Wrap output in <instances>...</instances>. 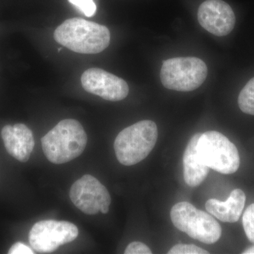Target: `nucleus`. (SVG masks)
I'll use <instances>...</instances> for the list:
<instances>
[{
    "label": "nucleus",
    "mask_w": 254,
    "mask_h": 254,
    "mask_svg": "<svg viewBox=\"0 0 254 254\" xmlns=\"http://www.w3.org/2000/svg\"><path fill=\"white\" fill-rule=\"evenodd\" d=\"M81 83L88 93L110 101L125 99L129 92L125 80L101 68L87 69L82 75Z\"/></svg>",
    "instance_id": "obj_9"
},
{
    "label": "nucleus",
    "mask_w": 254,
    "mask_h": 254,
    "mask_svg": "<svg viewBox=\"0 0 254 254\" xmlns=\"http://www.w3.org/2000/svg\"><path fill=\"white\" fill-rule=\"evenodd\" d=\"M198 20L200 26L217 36L231 33L236 22L231 6L222 0H206L200 5Z\"/></svg>",
    "instance_id": "obj_10"
},
{
    "label": "nucleus",
    "mask_w": 254,
    "mask_h": 254,
    "mask_svg": "<svg viewBox=\"0 0 254 254\" xmlns=\"http://www.w3.org/2000/svg\"><path fill=\"white\" fill-rule=\"evenodd\" d=\"M197 152L202 162L218 173L229 175L236 173L240 168L237 147L220 132L209 131L201 133Z\"/></svg>",
    "instance_id": "obj_5"
},
{
    "label": "nucleus",
    "mask_w": 254,
    "mask_h": 254,
    "mask_svg": "<svg viewBox=\"0 0 254 254\" xmlns=\"http://www.w3.org/2000/svg\"><path fill=\"white\" fill-rule=\"evenodd\" d=\"M87 17H92L96 12V5L93 0H68Z\"/></svg>",
    "instance_id": "obj_16"
},
{
    "label": "nucleus",
    "mask_w": 254,
    "mask_h": 254,
    "mask_svg": "<svg viewBox=\"0 0 254 254\" xmlns=\"http://www.w3.org/2000/svg\"><path fill=\"white\" fill-rule=\"evenodd\" d=\"M169 254H208V252L193 245H177L168 252Z\"/></svg>",
    "instance_id": "obj_17"
},
{
    "label": "nucleus",
    "mask_w": 254,
    "mask_h": 254,
    "mask_svg": "<svg viewBox=\"0 0 254 254\" xmlns=\"http://www.w3.org/2000/svg\"><path fill=\"white\" fill-rule=\"evenodd\" d=\"M125 254H151V250L148 246L139 242H131L127 246Z\"/></svg>",
    "instance_id": "obj_18"
},
{
    "label": "nucleus",
    "mask_w": 254,
    "mask_h": 254,
    "mask_svg": "<svg viewBox=\"0 0 254 254\" xmlns=\"http://www.w3.org/2000/svg\"><path fill=\"white\" fill-rule=\"evenodd\" d=\"M55 41L75 53L97 54L109 46V29L81 18L66 20L55 30Z\"/></svg>",
    "instance_id": "obj_1"
},
{
    "label": "nucleus",
    "mask_w": 254,
    "mask_h": 254,
    "mask_svg": "<svg viewBox=\"0 0 254 254\" xmlns=\"http://www.w3.org/2000/svg\"><path fill=\"white\" fill-rule=\"evenodd\" d=\"M158 127L154 122L143 120L127 127L115 138L114 149L118 161L131 166L147 158L158 140Z\"/></svg>",
    "instance_id": "obj_3"
},
{
    "label": "nucleus",
    "mask_w": 254,
    "mask_h": 254,
    "mask_svg": "<svg viewBox=\"0 0 254 254\" xmlns=\"http://www.w3.org/2000/svg\"><path fill=\"white\" fill-rule=\"evenodd\" d=\"M243 254H254V246L250 247V248L246 250L245 252H242Z\"/></svg>",
    "instance_id": "obj_20"
},
{
    "label": "nucleus",
    "mask_w": 254,
    "mask_h": 254,
    "mask_svg": "<svg viewBox=\"0 0 254 254\" xmlns=\"http://www.w3.org/2000/svg\"><path fill=\"white\" fill-rule=\"evenodd\" d=\"M88 137L77 120H62L41 139L43 153L52 163L60 165L78 158L86 148Z\"/></svg>",
    "instance_id": "obj_2"
},
{
    "label": "nucleus",
    "mask_w": 254,
    "mask_h": 254,
    "mask_svg": "<svg viewBox=\"0 0 254 254\" xmlns=\"http://www.w3.org/2000/svg\"><path fill=\"white\" fill-rule=\"evenodd\" d=\"M208 75V67L197 58H177L163 62L160 79L165 88L189 92L203 84Z\"/></svg>",
    "instance_id": "obj_6"
},
{
    "label": "nucleus",
    "mask_w": 254,
    "mask_h": 254,
    "mask_svg": "<svg viewBox=\"0 0 254 254\" xmlns=\"http://www.w3.org/2000/svg\"><path fill=\"white\" fill-rule=\"evenodd\" d=\"M242 222L247 238L254 244V203L246 209Z\"/></svg>",
    "instance_id": "obj_15"
},
{
    "label": "nucleus",
    "mask_w": 254,
    "mask_h": 254,
    "mask_svg": "<svg viewBox=\"0 0 254 254\" xmlns=\"http://www.w3.org/2000/svg\"><path fill=\"white\" fill-rule=\"evenodd\" d=\"M70 199L76 208L87 215L109 211L111 196L106 187L98 179L85 175L74 182L70 189Z\"/></svg>",
    "instance_id": "obj_8"
},
{
    "label": "nucleus",
    "mask_w": 254,
    "mask_h": 254,
    "mask_svg": "<svg viewBox=\"0 0 254 254\" xmlns=\"http://www.w3.org/2000/svg\"><path fill=\"white\" fill-rule=\"evenodd\" d=\"M5 148L10 155L21 163L29 160L35 142L33 132L23 124L6 125L1 131Z\"/></svg>",
    "instance_id": "obj_11"
},
{
    "label": "nucleus",
    "mask_w": 254,
    "mask_h": 254,
    "mask_svg": "<svg viewBox=\"0 0 254 254\" xmlns=\"http://www.w3.org/2000/svg\"><path fill=\"white\" fill-rule=\"evenodd\" d=\"M8 254H33L35 252L28 246L21 243L16 242L10 248Z\"/></svg>",
    "instance_id": "obj_19"
},
{
    "label": "nucleus",
    "mask_w": 254,
    "mask_h": 254,
    "mask_svg": "<svg viewBox=\"0 0 254 254\" xmlns=\"http://www.w3.org/2000/svg\"><path fill=\"white\" fill-rule=\"evenodd\" d=\"M78 227L67 221L42 220L36 222L28 235L32 248L40 254L53 253L60 246L77 238Z\"/></svg>",
    "instance_id": "obj_7"
},
{
    "label": "nucleus",
    "mask_w": 254,
    "mask_h": 254,
    "mask_svg": "<svg viewBox=\"0 0 254 254\" xmlns=\"http://www.w3.org/2000/svg\"><path fill=\"white\" fill-rule=\"evenodd\" d=\"M170 218L180 231L206 245H213L221 237V227L217 220L189 202H180L174 205Z\"/></svg>",
    "instance_id": "obj_4"
},
{
    "label": "nucleus",
    "mask_w": 254,
    "mask_h": 254,
    "mask_svg": "<svg viewBox=\"0 0 254 254\" xmlns=\"http://www.w3.org/2000/svg\"><path fill=\"white\" fill-rule=\"evenodd\" d=\"M246 195L240 189L233 190L226 201L211 198L205 203L209 213L223 222L233 223L238 221L245 208Z\"/></svg>",
    "instance_id": "obj_12"
},
{
    "label": "nucleus",
    "mask_w": 254,
    "mask_h": 254,
    "mask_svg": "<svg viewBox=\"0 0 254 254\" xmlns=\"http://www.w3.org/2000/svg\"><path fill=\"white\" fill-rule=\"evenodd\" d=\"M201 133H195L189 141L184 153V177L188 186H199L208 176L209 168L200 160L197 152V144Z\"/></svg>",
    "instance_id": "obj_13"
},
{
    "label": "nucleus",
    "mask_w": 254,
    "mask_h": 254,
    "mask_svg": "<svg viewBox=\"0 0 254 254\" xmlns=\"http://www.w3.org/2000/svg\"><path fill=\"white\" fill-rule=\"evenodd\" d=\"M238 105L243 113L254 115V77L250 79L241 91Z\"/></svg>",
    "instance_id": "obj_14"
}]
</instances>
